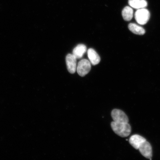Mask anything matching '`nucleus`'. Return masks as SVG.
<instances>
[{"label":"nucleus","instance_id":"7ed1b4c3","mask_svg":"<svg viewBox=\"0 0 160 160\" xmlns=\"http://www.w3.org/2000/svg\"><path fill=\"white\" fill-rule=\"evenodd\" d=\"M91 63L86 59H83L78 63L77 70L79 76L82 77H84L89 72L91 69Z\"/></svg>","mask_w":160,"mask_h":160},{"label":"nucleus","instance_id":"20e7f679","mask_svg":"<svg viewBox=\"0 0 160 160\" xmlns=\"http://www.w3.org/2000/svg\"><path fill=\"white\" fill-rule=\"evenodd\" d=\"M111 115L113 121L117 122L128 123V118L121 110L114 109L111 112Z\"/></svg>","mask_w":160,"mask_h":160},{"label":"nucleus","instance_id":"423d86ee","mask_svg":"<svg viewBox=\"0 0 160 160\" xmlns=\"http://www.w3.org/2000/svg\"><path fill=\"white\" fill-rule=\"evenodd\" d=\"M139 149L140 153L147 159H151L152 156V150L151 145L149 142L147 141L144 142L140 146Z\"/></svg>","mask_w":160,"mask_h":160},{"label":"nucleus","instance_id":"f257e3e1","mask_svg":"<svg viewBox=\"0 0 160 160\" xmlns=\"http://www.w3.org/2000/svg\"><path fill=\"white\" fill-rule=\"evenodd\" d=\"M111 127L114 132L121 137L129 136L131 132V128L128 123L117 122H112Z\"/></svg>","mask_w":160,"mask_h":160},{"label":"nucleus","instance_id":"39448f33","mask_svg":"<svg viewBox=\"0 0 160 160\" xmlns=\"http://www.w3.org/2000/svg\"><path fill=\"white\" fill-rule=\"evenodd\" d=\"M67 69L70 73H74L77 68V59L73 54H68L66 58Z\"/></svg>","mask_w":160,"mask_h":160},{"label":"nucleus","instance_id":"6e6552de","mask_svg":"<svg viewBox=\"0 0 160 160\" xmlns=\"http://www.w3.org/2000/svg\"><path fill=\"white\" fill-rule=\"evenodd\" d=\"M87 53L88 57L92 65H97L100 62L101 58L95 50L90 48L88 50Z\"/></svg>","mask_w":160,"mask_h":160},{"label":"nucleus","instance_id":"f03ea898","mask_svg":"<svg viewBox=\"0 0 160 160\" xmlns=\"http://www.w3.org/2000/svg\"><path fill=\"white\" fill-rule=\"evenodd\" d=\"M135 17L138 23L140 25H144L148 21L150 13L148 10L143 8L137 10L135 13Z\"/></svg>","mask_w":160,"mask_h":160},{"label":"nucleus","instance_id":"9d476101","mask_svg":"<svg viewBox=\"0 0 160 160\" xmlns=\"http://www.w3.org/2000/svg\"><path fill=\"white\" fill-rule=\"evenodd\" d=\"M128 3L132 8L138 9L145 8L148 5L146 0H129Z\"/></svg>","mask_w":160,"mask_h":160},{"label":"nucleus","instance_id":"f8f14e48","mask_svg":"<svg viewBox=\"0 0 160 160\" xmlns=\"http://www.w3.org/2000/svg\"><path fill=\"white\" fill-rule=\"evenodd\" d=\"M133 11L132 8L129 7H126L122 11V15L124 19L126 21H129L132 18Z\"/></svg>","mask_w":160,"mask_h":160},{"label":"nucleus","instance_id":"9b49d317","mask_svg":"<svg viewBox=\"0 0 160 160\" xmlns=\"http://www.w3.org/2000/svg\"><path fill=\"white\" fill-rule=\"evenodd\" d=\"M128 28L130 31L135 34L143 35L145 33V30L142 27L135 23H130L128 25Z\"/></svg>","mask_w":160,"mask_h":160},{"label":"nucleus","instance_id":"1a4fd4ad","mask_svg":"<svg viewBox=\"0 0 160 160\" xmlns=\"http://www.w3.org/2000/svg\"><path fill=\"white\" fill-rule=\"evenodd\" d=\"M87 47L83 44H79L73 51L72 54L77 59L81 58L87 51Z\"/></svg>","mask_w":160,"mask_h":160},{"label":"nucleus","instance_id":"0eeeda50","mask_svg":"<svg viewBox=\"0 0 160 160\" xmlns=\"http://www.w3.org/2000/svg\"><path fill=\"white\" fill-rule=\"evenodd\" d=\"M147 141L142 136L135 135L130 138L129 142L130 144L136 149H138L142 144Z\"/></svg>","mask_w":160,"mask_h":160}]
</instances>
